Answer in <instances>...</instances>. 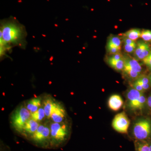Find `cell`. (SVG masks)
<instances>
[{"label": "cell", "mask_w": 151, "mask_h": 151, "mask_svg": "<svg viewBox=\"0 0 151 151\" xmlns=\"http://www.w3.org/2000/svg\"><path fill=\"white\" fill-rule=\"evenodd\" d=\"M1 57H4L15 47L24 49L27 35L25 27L14 18L1 21L0 25Z\"/></svg>", "instance_id": "obj_1"}, {"label": "cell", "mask_w": 151, "mask_h": 151, "mask_svg": "<svg viewBox=\"0 0 151 151\" xmlns=\"http://www.w3.org/2000/svg\"><path fill=\"white\" fill-rule=\"evenodd\" d=\"M50 129V148H58L65 145L69 139L70 127L67 122L62 123L52 122Z\"/></svg>", "instance_id": "obj_2"}, {"label": "cell", "mask_w": 151, "mask_h": 151, "mask_svg": "<svg viewBox=\"0 0 151 151\" xmlns=\"http://www.w3.org/2000/svg\"><path fill=\"white\" fill-rule=\"evenodd\" d=\"M31 113L27 109L24 103L18 106L12 113L10 117V123L12 128L21 134L24 126L31 119Z\"/></svg>", "instance_id": "obj_3"}, {"label": "cell", "mask_w": 151, "mask_h": 151, "mask_svg": "<svg viewBox=\"0 0 151 151\" xmlns=\"http://www.w3.org/2000/svg\"><path fill=\"white\" fill-rule=\"evenodd\" d=\"M30 141L35 145L43 148H50V126L40 124L37 129L29 138Z\"/></svg>", "instance_id": "obj_4"}, {"label": "cell", "mask_w": 151, "mask_h": 151, "mask_svg": "<svg viewBox=\"0 0 151 151\" xmlns=\"http://www.w3.org/2000/svg\"><path fill=\"white\" fill-rule=\"evenodd\" d=\"M151 133V123L147 119H141L135 123L133 129V134L137 139H145Z\"/></svg>", "instance_id": "obj_5"}, {"label": "cell", "mask_w": 151, "mask_h": 151, "mask_svg": "<svg viewBox=\"0 0 151 151\" xmlns=\"http://www.w3.org/2000/svg\"><path fill=\"white\" fill-rule=\"evenodd\" d=\"M130 121L124 112L117 114L112 122V127L117 132L122 134H127L129 127Z\"/></svg>", "instance_id": "obj_6"}, {"label": "cell", "mask_w": 151, "mask_h": 151, "mask_svg": "<svg viewBox=\"0 0 151 151\" xmlns=\"http://www.w3.org/2000/svg\"><path fill=\"white\" fill-rule=\"evenodd\" d=\"M67 116V113L64 106L55 100L49 119L55 123H62L66 122Z\"/></svg>", "instance_id": "obj_7"}, {"label": "cell", "mask_w": 151, "mask_h": 151, "mask_svg": "<svg viewBox=\"0 0 151 151\" xmlns=\"http://www.w3.org/2000/svg\"><path fill=\"white\" fill-rule=\"evenodd\" d=\"M137 44L134 51L135 59L137 60H143L150 53V47L144 40H139Z\"/></svg>", "instance_id": "obj_8"}, {"label": "cell", "mask_w": 151, "mask_h": 151, "mask_svg": "<svg viewBox=\"0 0 151 151\" xmlns=\"http://www.w3.org/2000/svg\"><path fill=\"white\" fill-rule=\"evenodd\" d=\"M40 125V123L31 118L25 124L21 134L29 139L37 129Z\"/></svg>", "instance_id": "obj_9"}, {"label": "cell", "mask_w": 151, "mask_h": 151, "mask_svg": "<svg viewBox=\"0 0 151 151\" xmlns=\"http://www.w3.org/2000/svg\"><path fill=\"white\" fill-rule=\"evenodd\" d=\"M142 94V92L136 90L134 88L131 89L127 93L128 106L129 108L133 110H136V106L139 98Z\"/></svg>", "instance_id": "obj_10"}, {"label": "cell", "mask_w": 151, "mask_h": 151, "mask_svg": "<svg viewBox=\"0 0 151 151\" xmlns=\"http://www.w3.org/2000/svg\"><path fill=\"white\" fill-rule=\"evenodd\" d=\"M55 99L50 95H47L42 97V106L46 116V119H49L54 106Z\"/></svg>", "instance_id": "obj_11"}, {"label": "cell", "mask_w": 151, "mask_h": 151, "mask_svg": "<svg viewBox=\"0 0 151 151\" xmlns=\"http://www.w3.org/2000/svg\"><path fill=\"white\" fill-rule=\"evenodd\" d=\"M42 97H34L25 102V105L31 113H32L42 106Z\"/></svg>", "instance_id": "obj_12"}, {"label": "cell", "mask_w": 151, "mask_h": 151, "mask_svg": "<svg viewBox=\"0 0 151 151\" xmlns=\"http://www.w3.org/2000/svg\"><path fill=\"white\" fill-rule=\"evenodd\" d=\"M108 106L113 111H119L124 105L122 97L118 94H113L110 97L108 101Z\"/></svg>", "instance_id": "obj_13"}, {"label": "cell", "mask_w": 151, "mask_h": 151, "mask_svg": "<svg viewBox=\"0 0 151 151\" xmlns=\"http://www.w3.org/2000/svg\"><path fill=\"white\" fill-rule=\"evenodd\" d=\"M124 67H127L140 74L142 71V66L137 60L129 56L124 57Z\"/></svg>", "instance_id": "obj_14"}, {"label": "cell", "mask_w": 151, "mask_h": 151, "mask_svg": "<svg viewBox=\"0 0 151 151\" xmlns=\"http://www.w3.org/2000/svg\"><path fill=\"white\" fill-rule=\"evenodd\" d=\"M31 118L39 123L42 122L45 119H46L43 107L42 106L37 111L31 113Z\"/></svg>", "instance_id": "obj_15"}, {"label": "cell", "mask_w": 151, "mask_h": 151, "mask_svg": "<svg viewBox=\"0 0 151 151\" xmlns=\"http://www.w3.org/2000/svg\"><path fill=\"white\" fill-rule=\"evenodd\" d=\"M108 63L111 67L117 70H123L124 66V58L119 60H114L111 58H108Z\"/></svg>", "instance_id": "obj_16"}, {"label": "cell", "mask_w": 151, "mask_h": 151, "mask_svg": "<svg viewBox=\"0 0 151 151\" xmlns=\"http://www.w3.org/2000/svg\"><path fill=\"white\" fill-rule=\"evenodd\" d=\"M141 32L138 29H133L127 32L124 35L127 38L135 41L141 37Z\"/></svg>", "instance_id": "obj_17"}, {"label": "cell", "mask_w": 151, "mask_h": 151, "mask_svg": "<svg viewBox=\"0 0 151 151\" xmlns=\"http://www.w3.org/2000/svg\"><path fill=\"white\" fill-rule=\"evenodd\" d=\"M107 43L112 45L121 49L122 41L118 37L112 36L109 38Z\"/></svg>", "instance_id": "obj_18"}, {"label": "cell", "mask_w": 151, "mask_h": 151, "mask_svg": "<svg viewBox=\"0 0 151 151\" xmlns=\"http://www.w3.org/2000/svg\"><path fill=\"white\" fill-rule=\"evenodd\" d=\"M125 73L127 74L130 78H138L139 76V73L136 72L134 70L130 69L127 67H124V69Z\"/></svg>", "instance_id": "obj_19"}, {"label": "cell", "mask_w": 151, "mask_h": 151, "mask_svg": "<svg viewBox=\"0 0 151 151\" xmlns=\"http://www.w3.org/2000/svg\"><path fill=\"white\" fill-rule=\"evenodd\" d=\"M141 37L146 42H151V31L145 30L141 33Z\"/></svg>", "instance_id": "obj_20"}, {"label": "cell", "mask_w": 151, "mask_h": 151, "mask_svg": "<svg viewBox=\"0 0 151 151\" xmlns=\"http://www.w3.org/2000/svg\"><path fill=\"white\" fill-rule=\"evenodd\" d=\"M146 102L145 97L142 94L140 97L139 98L137 106H136V110H142L144 108L145 103Z\"/></svg>", "instance_id": "obj_21"}, {"label": "cell", "mask_w": 151, "mask_h": 151, "mask_svg": "<svg viewBox=\"0 0 151 151\" xmlns=\"http://www.w3.org/2000/svg\"><path fill=\"white\" fill-rule=\"evenodd\" d=\"M137 44L136 42L130 45L125 44L124 50H125V51L128 53H132L134 52L135 49L137 47Z\"/></svg>", "instance_id": "obj_22"}, {"label": "cell", "mask_w": 151, "mask_h": 151, "mask_svg": "<svg viewBox=\"0 0 151 151\" xmlns=\"http://www.w3.org/2000/svg\"><path fill=\"white\" fill-rule=\"evenodd\" d=\"M107 48L108 51L112 54L119 53V52L121 50L120 49L110 45H107Z\"/></svg>", "instance_id": "obj_23"}, {"label": "cell", "mask_w": 151, "mask_h": 151, "mask_svg": "<svg viewBox=\"0 0 151 151\" xmlns=\"http://www.w3.org/2000/svg\"><path fill=\"white\" fill-rule=\"evenodd\" d=\"M142 60L143 63L150 69H151V49L148 55Z\"/></svg>", "instance_id": "obj_24"}, {"label": "cell", "mask_w": 151, "mask_h": 151, "mask_svg": "<svg viewBox=\"0 0 151 151\" xmlns=\"http://www.w3.org/2000/svg\"><path fill=\"white\" fill-rule=\"evenodd\" d=\"M138 150V151H150V146L147 143L139 144Z\"/></svg>", "instance_id": "obj_25"}, {"label": "cell", "mask_w": 151, "mask_h": 151, "mask_svg": "<svg viewBox=\"0 0 151 151\" xmlns=\"http://www.w3.org/2000/svg\"><path fill=\"white\" fill-rule=\"evenodd\" d=\"M132 86H133V88H134V89L140 92H142L143 91L145 90L143 89L142 87L140 85L138 84L136 81H135V82H134V83L132 84Z\"/></svg>", "instance_id": "obj_26"}, {"label": "cell", "mask_w": 151, "mask_h": 151, "mask_svg": "<svg viewBox=\"0 0 151 151\" xmlns=\"http://www.w3.org/2000/svg\"><path fill=\"white\" fill-rule=\"evenodd\" d=\"M110 57L112 58V59L116 60H120L123 59L124 58V56L120 53L113 54L112 56Z\"/></svg>", "instance_id": "obj_27"}, {"label": "cell", "mask_w": 151, "mask_h": 151, "mask_svg": "<svg viewBox=\"0 0 151 151\" xmlns=\"http://www.w3.org/2000/svg\"><path fill=\"white\" fill-rule=\"evenodd\" d=\"M137 80L139 81H140L141 82H142L143 83L145 84H149V79L148 78H147V77L145 76H143V77H139Z\"/></svg>", "instance_id": "obj_28"}, {"label": "cell", "mask_w": 151, "mask_h": 151, "mask_svg": "<svg viewBox=\"0 0 151 151\" xmlns=\"http://www.w3.org/2000/svg\"><path fill=\"white\" fill-rule=\"evenodd\" d=\"M138 84L140 85L142 87L143 89L144 90H147V89H148L149 87H150V85L149 84H145L143 83L142 82H141L140 81H139V80L137 79V81H136Z\"/></svg>", "instance_id": "obj_29"}, {"label": "cell", "mask_w": 151, "mask_h": 151, "mask_svg": "<svg viewBox=\"0 0 151 151\" xmlns=\"http://www.w3.org/2000/svg\"><path fill=\"white\" fill-rule=\"evenodd\" d=\"M124 42L125 44L130 45L135 43V42L134 41L130 39L129 38L126 37L124 39Z\"/></svg>", "instance_id": "obj_30"}, {"label": "cell", "mask_w": 151, "mask_h": 151, "mask_svg": "<svg viewBox=\"0 0 151 151\" xmlns=\"http://www.w3.org/2000/svg\"><path fill=\"white\" fill-rule=\"evenodd\" d=\"M147 104L149 107L151 108V95L149 96L148 98Z\"/></svg>", "instance_id": "obj_31"}, {"label": "cell", "mask_w": 151, "mask_h": 151, "mask_svg": "<svg viewBox=\"0 0 151 151\" xmlns=\"http://www.w3.org/2000/svg\"><path fill=\"white\" fill-rule=\"evenodd\" d=\"M150 151H151V145L150 146Z\"/></svg>", "instance_id": "obj_32"}, {"label": "cell", "mask_w": 151, "mask_h": 151, "mask_svg": "<svg viewBox=\"0 0 151 151\" xmlns=\"http://www.w3.org/2000/svg\"><path fill=\"white\" fill-rule=\"evenodd\" d=\"M150 80H151V79H150Z\"/></svg>", "instance_id": "obj_33"}]
</instances>
